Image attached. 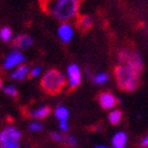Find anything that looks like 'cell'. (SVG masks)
Returning <instances> with one entry per match:
<instances>
[{
    "label": "cell",
    "mask_w": 148,
    "mask_h": 148,
    "mask_svg": "<svg viewBox=\"0 0 148 148\" xmlns=\"http://www.w3.org/2000/svg\"><path fill=\"white\" fill-rule=\"evenodd\" d=\"M81 6V0H45L42 3L44 11H47L58 20L68 23L76 18Z\"/></svg>",
    "instance_id": "1"
},
{
    "label": "cell",
    "mask_w": 148,
    "mask_h": 148,
    "mask_svg": "<svg viewBox=\"0 0 148 148\" xmlns=\"http://www.w3.org/2000/svg\"><path fill=\"white\" fill-rule=\"evenodd\" d=\"M139 69L133 66L130 63H119L114 69V77L119 88L125 91H134L140 84Z\"/></svg>",
    "instance_id": "2"
},
{
    "label": "cell",
    "mask_w": 148,
    "mask_h": 148,
    "mask_svg": "<svg viewBox=\"0 0 148 148\" xmlns=\"http://www.w3.org/2000/svg\"><path fill=\"white\" fill-rule=\"evenodd\" d=\"M66 84V79L63 73L56 69L47 70L42 77L40 85L42 89L49 95H57L64 89Z\"/></svg>",
    "instance_id": "3"
},
{
    "label": "cell",
    "mask_w": 148,
    "mask_h": 148,
    "mask_svg": "<svg viewBox=\"0 0 148 148\" xmlns=\"http://www.w3.org/2000/svg\"><path fill=\"white\" fill-rule=\"evenodd\" d=\"M66 75H68V82H69L70 90L76 89L82 82V72H81L79 66L75 63L70 64L66 69Z\"/></svg>",
    "instance_id": "4"
},
{
    "label": "cell",
    "mask_w": 148,
    "mask_h": 148,
    "mask_svg": "<svg viewBox=\"0 0 148 148\" xmlns=\"http://www.w3.org/2000/svg\"><path fill=\"white\" fill-rule=\"evenodd\" d=\"M24 62H25V57L24 55L16 50V51H11L4 59V63H3V69L4 70H11L13 68H17L19 65H21Z\"/></svg>",
    "instance_id": "5"
},
{
    "label": "cell",
    "mask_w": 148,
    "mask_h": 148,
    "mask_svg": "<svg viewBox=\"0 0 148 148\" xmlns=\"http://www.w3.org/2000/svg\"><path fill=\"white\" fill-rule=\"evenodd\" d=\"M21 138V133L14 127H7L5 128L1 134H0V143L4 145L11 141H19Z\"/></svg>",
    "instance_id": "6"
},
{
    "label": "cell",
    "mask_w": 148,
    "mask_h": 148,
    "mask_svg": "<svg viewBox=\"0 0 148 148\" xmlns=\"http://www.w3.org/2000/svg\"><path fill=\"white\" fill-rule=\"evenodd\" d=\"M98 103H100V106L103 109H112L119 103V100L114 94L109 91H104L98 95Z\"/></svg>",
    "instance_id": "7"
},
{
    "label": "cell",
    "mask_w": 148,
    "mask_h": 148,
    "mask_svg": "<svg viewBox=\"0 0 148 148\" xmlns=\"http://www.w3.org/2000/svg\"><path fill=\"white\" fill-rule=\"evenodd\" d=\"M58 36L63 43H69L73 36V27L69 23H62L58 27Z\"/></svg>",
    "instance_id": "8"
},
{
    "label": "cell",
    "mask_w": 148,
    "mask_h": 148,
    "mask_svg": "<svg viewBox=\"0 0 148 148\" xmlns=\"http://www.w3.org/2000/svg\"><path fill=\"white\" fill-rule=\"evenodd\" d=\"M30 71L31 69L29 68V65L21 64L11 72V78L14 81H24L27 76H30Z\"/></svg>",
    "instance_id": "9"
},
{
    "label": "cell",
    "mask_w": 148,
    "mask_h": 148,
    "mask_svg": "<svg viewBox=\"0 0 148 148\" xmlns=\"http://www.w3.org/2000/svg\"><path fill=\"white\" fill-rule=\"evenodd\" d=\"M12 44H13L14 47H18V49H26L33 44V39L29 34H18L16 38H13Z\"/></svg>",
    "instance_id": "10"
},
{
    "label": "cell",
    "mask_w": 148,
    "mask_h": 148,
    "mask_svg": "<svg viewBox=\"0 0 148 148\" xmlns=\"http://www.w3.org/2000/svg\"><path fill=\"white\" fill-rule=\"evenodd\" d=\"M94 25V21L89 16H81L77 20V27L82 32H87L89 31Z\"/></svg>",
    "instance_id": "11"
},
{
    "label": "cell",
    "mask_w": 148,
    "mask_h": 148,
    "mask_svg": "<svg viewBox=\"0 0 148 148\" xmlns=\"http://www.w3.org/2000/svg\"><path fill=\"white\" fill-rule=\"evenodd\" d=\"M112 142H113L114 148H125L126 142H127V135H126V133H123V132L116 133L113 136Z\"/></svg>",
    "instance_id": "12"
},
{
    "label": "cell",
    "mask_w": 148,
    "mask_h": 148,
    "mask_svg": "<svg viewBox=\"0 0 148 148\" xmlns=\"http://www.w3.org/2000/svg\"><path fill=\"white\" fill-rule=\"evenodd\" d=\"M50 113H51L50 107H40L38 109L33 110V112L30 114V116H32V117H34L37 120H43V119L47 117Z\"/></svg>",
    "instance_id": "13"
},
{
    "label": "cell",
    "mask_w": 148,
    "mask_h": 148,
    "mask_svg": "<svg viewBox=\"0 0 148 148\" xmlns=\"http://www.w3.org/2000/svg\"><path fill=\"white\" fill-rule=\"evenodd\" d=\"M108 119H109V122L112 123V125H117V123L122 120V112L121 110H117V109H114L110 112Z\"/></svg>",
    "instance_id": "14"
},
{
    "label": "cell",
    "mask_w": 148,
    "mask_h": 148,
    "mask_svg": "<svg viewBox=\"0 0 148 148\" xmlns=\"http://www.w3.org/2000/svg\"><path fill=\"white\" fill-rule=\"evenodd\" d=\"M0 38H1L3 42L8 43L12 40V30L8 26H4L0 30Z\"/></svg>",
    "instance_id": "15"
},
{
    "label": "cell",
    "mask_w": 148,
    "mask_h": 148,
    "mask_svg": "<svg viewBox=\"0 0 148 148\" xmlns=\"http://www.w3.org/2000/svg\"><path fill=\"white\" fill-rule=\"evenodd\" d=\"M55 115L59 121H66L68 116H69V112L65 107H58L55 110Z\"/></svg>",
    "instance_id": "16"
},
{
    "label": "cell",
    "mask_w": 148,
    "mask_h": 148,
    "mask_svg": "<svg viewBox=\"0 0 148 148\" xmlns=\"http://www.w3.org/2000/svg\"><path fill=\"white\" fill-rule=\"evenodd\" d=\"M109 81V75L107 72H101V73H97V75L94 76L92 78V82L97 85H102L104 83H107Z\"/></svg>",
    "instance_id": "17"
},
{
    "label": "cell",
    "mask_w": 148,
    "mask_h": 148,
    "mask_svg": "<svg viewBox=\"0 0 148 148\" xmlns=\"http://www.w3.org/2000/svg\"><path fill=\"white\" fill-rule=\"evenodd\" d=\"M3 90L6 95H8L11 97H13V98L18 97V89L14 85H6V87H3Z\"/></svg>",
    "instance_id": "18"
},
{
    "label": "cell",
    "mask_w": 148,
    "mask_h": 148,
    "mask_svg": "<svg viewBox=\"0 0 148 148\" xmlns=\"http://www.w3.org/2000/svg\"><path fill=\"white\" fill-rule=\"evenodd\" d=\"M29 129L32 132H40L43 129V126L38 122H31L29 125Z\"/></svg>",
    "instance_id": "19"
},
{
    "label": "cell",
    "mask_w": 148,
    "mask_h": 148,
    "mask_svg": "<svg viewBox=\"0 0 148 148\" xmlns=\"http://www.w3.org/2000/svg\"><path fill=\"white\" fill-rule=\"evenodd\" d=\"M40 73H42V68L38 66V65H36L30 71V77H37V76H39Z\"/></svg>",
    "instance_id": "20"
},
{
    "label": "cell",
    "mask_w": 148,
    "mask_h": 148,
    "mask_svg": "<svg viewBox=\"0 0 148 148\" xmlns=\"http://www.w3.org/2000/svg\"><path fill=\"white\" fill-rule=\"evenodd\" d=\"M0 148H20V146H19V141H11L1 145Z\"/></svg>",
    "instance_id": "21"
},
{
    "label": "cell",
    "mask_w": 148,
    "mask_h": 148,
    "mask_svg": "<svg viewBox=\"0 0 148 148\" xmlns=\"http://www.w3.org/2000/svg\"><path fill=\"white\" fill-rule=\"evenodd\" d=\"M65 143L68 145V146H71V147H73V146H76V139L75 138H73V136H70V135H69V136H66L65 138Z\"/></svg>",
    "instance_id": "22"
},
{
    "label": "cell",
    "mask_w": 148,
    "mask_h": 148,
    "mask_svg": "<svg viewBox=\"0 0 148 148\" xmlns=\"http://www.w3.org/2000/svg\"><path fill=\"white\" fill-rule=\"evenodd\" d=\"M51 138H52V140H55V141H57V142H59V141L63 140V136H62L60 134H58V133H55V132L51 133Z\"/></svg>",
    "instance_id": "23"
},
{
    "label": "cell",
    "mask_w": 148,
    "mask_h": 148,
    "mask_svg": "<svg viewBox=\"0 0 148 148\" xmlns=\"http://www.w3.org/2000/svg\"><path fill=\"white\" fill-rule=\"evenodd\" d=\"M59 128L63 130V132H68V130H69L68 122H66V121H60V122H59Z\"/></svg>",
    "instance_id": "24"
},
{
    "label": "cell",
    "mask_w": 148,
    "mask_h": 148,
    "mask_svg": "<svg viewBox=\"0 0 148 148\" xmlns=\"http://www.w3.org/2000/svg\"><path fill=\"white\" fill-rule=\"evenodd\" d=\"M141 147L142 148H148V135H146V136L141 140Z\"/></svg>",
    "instance_id": "25"
},
{
    "label": "cell",
    "mask_w": 148,
    "mask_h": 148,
    "mask_svg": "<svg viewBox=\"0 0 148 148\" xmlns=\"http://www.w3.org/2000/svg\"><path fill=\"white\" fill-rule=\"evenodd\" d=\"M95 148H108V147H104V146H97V147H95Z\"/></svg>",
    "instance_id": "26"
},
{
    "label": "cell",
    "mask_w": 148,
    "mask_h": 148,
    "mask_svg": "<svg viewBox=\"0 0 148 148\" xmlns=\"http://www.w3.org/2000/svg\"><path fill=\"white\" fill-rule=\"evenodd\" d=\"M44 1H45V0H40V4H42V3H44Z\"/></svg>",
    "instance_id": "27"
}]
</instances>
